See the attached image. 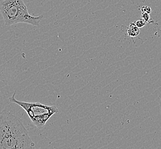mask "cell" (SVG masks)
<instances>
[{"label":"cell","instance_id":"cell-1","mask_svg":"<svg viewBox=\"0 0 161 149\" xmlns=\"http://www.w3.org/2000/svg\"><path fill=\"white\" fill-rule=\"evenodd\" d=\"M33 142L21 119L4 109L0 113V149H33Z\"/></svg>","mask_w":161,"mask_h":149},{"label":"cell","instance_id":"cell-2","mask_svg":"<svg viewBox=\"0 0 161 149\" xmlns=\"http://www.w3.org/2000/svg\"><path fill=\"white\" fill-rule=\"evenodd\" d=\"M0 11L7 26L17 23H26L39 26L44 16H31L23 0H3L0 2Z\"/></svg>","mask_w":161,"mask_h":149},{"label":"cell","instance_id":"cell-3","mask_svg":"<svg viewBox=\"0 0 161 149\" xmlns=\"http://www.w3.org/2000/svg\"><path fill=\"white\" fill-rule=\"evenodd\" d=\"M16 94V91L9 98L10 102L16 104L25 111L32 122L39 129H42L48 120L59 111L56 106H47L39 102L28 103L18 101L15 97Z\"/></svg>","mask_w":161,"mask_h":149},{"label":"cell","instance_id":"cell-4","mask_svg":"<svg viewBox=\"0 0 161 149\" xmlns=\"http://www.w3.org/2000/svg\"><path fill=\"white\" fill-rule=\"evenodd\" d=\"M140 28L136 25V23H132L130 24L129 28L127 29V35L131 37H134L138 36L140 33Z\"/></svg>","mask_w":161,"mask_h":149},{"label":"cell","instance_id":"cell-5","mask_svg":"<svg viewBox=\"0 0 161 149\" xmlns=\"http://www.w3.org/2000/svg\"><path fill=\"white\" fill-rule=\"evenodd\" d=\"M147 23L145 22V20L142 19H139L136 22V25L139 28H142L146 25Z\"/></svg>","mask_w":161,"mask_h":149},{"label":"cell","instance_id":"cell-6","mask_svg":"<svg viewBox=\"0 0 161 149\" xmlns=\"http://www.w3.org/2000/svg\"><path fill=\"white\" fill-rule=\"evenodd\" d=\"M141 17H142V19H143L145 20L146 23H150V14H149V13H146V12H142Z\"/></svg>","mask_w":161,"mask_h":149},{"label":"cell","instance_id":"cell-7","mask_svg":"<svg viewBox=\"0 0 161 149\" xmlns=\"http://www.w3.org/2000/svg\"><path fill=\"white\" fill-rule=\"evenodd\" d=\"M141 10H142V12H146V13H152V9L150 7H147V6H144V7H142L141 8Z\"/></svg>","mask_w":161,"mask_h":149},{"label":"cell","instance_id":"cell-8","mask_svg":"<svg viewBox=\"0 0 161 149\" xmlns=\"http://www.w3.org/2000/svg\"><path fill=\"white\" fill-rule=\"evenodd\" d=\"M159 107H160V112H161V99H160V101H159Z\"/></svg>","mask_w":161,"mask_h":149}]
</instances>
